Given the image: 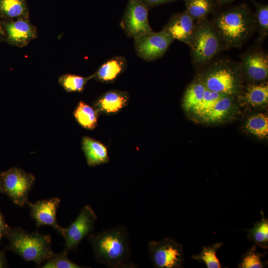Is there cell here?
Listing matches in <instances>:
<instances>
[{
  "mask_svg": "<svg viewBox=\"0 0 268 268\" xmlns=\"http://www.w3.org/2000/svg\"><path fill=\"white\" fill-rule=\"evenodd\" d=\"M96 261L113 268L131 267V255L129 233L127 228L119 225L91 233L88 236Z\"/></svg>",
  "mask_w": 268,
  "mask_h": 268,
  "instance_id": "obj_1",
  "label": "cell"
},
{
  "mask_svg": "<svg viewBox=\"0 0 268 268\" xmlns=\"http://www.w3.org/2000/svg\"><path fill=\"white\" fill-rule=\"evenodd\" d=\"M211 22L225 49L242 46L256 29L254 14L242 4L219 13Z\"/></svg>",
  "mask_w": 268,
  "mask_h": 268,
  "instance_id": "obj_2",
  "label": "cell"
},
{
  "mask_svg": "<svg viewBox=\"0 0 268 268\" xmlns=\"http://www.w3.org/2000/svg\"><path fill=\"white\" fill-rule=\"evenodd\" d=\"M8 249L26 261L40 265L55 254L51 248L49 235L38 232L29 233L21 228H10L6 237Z\"/></svg>",
  "mask_w": 268,
  "mask_h": 268,
  "instance_id": "obj_3",
  "label": "cell"
},
{
  "mask_svg": "<svg viewBox=\"0 0 268 268\" xmlns=\"http://www.w3.org/2000/svg\"><path fill=\"white\" fill-rule=\"evenodd\" d=\"M241 69L240 64L221 60L214 62L199 79L208 90L232 96L240 88L239 74Z\"/></svg>",
  "mask_w": 268,
  "mask_h": 268,
  "instance_id": "obj_4",
  "label": "cell"
},
{
  "mask_svg": "<svg viewBox=\"0 0 268 268\" xmlns=\"http://www.w3.org/2000/svg\"><path fill=\"white\" fill-rule=\"evenodd\" d=\"M193 62L197 65L209 63L224 49L215 27L207 19L197 22L189 45Z\"/></svg>",
  "mask_w": 268,
  "mask_h": 268,
  "instance_id": "obj_5",
  "label": "cell"
},
{
  "mask_svg": "<svg viewBox=\"0 0 268 268\" xmlns=\"http://www.w3.org/2000/svg\"><path fill=\"white\" fill-rule=\"evenodd\" d=\"M2 193L5 194L17 205L27 204L29 193L35 180L33 174L13 167L0 172Z\"/></svg>",
  "mask_w": 268,
  "mask_h": 268,
  "instance_id": "obj_6",
  "label": "cell"
},
{
  "mask_svg": "<svg viewBox=\"0 0 268 268\" xmlns=\"http://www.w3.org/2000/svg\"><path fill=\"white\" fill-rule=\"evenodd\" d=\"M148 250L155 268L183 267V246L173 239L167 238L160 241H151L148 243Z\"/></svg>",
  "mask_w": 268,
  "mask_h": 268,
  "instance_id": "obj_7",
  "label": "cell"
},
{
  "mask_svg": "<svg viewBox=\"0 0 268 268\" xmlns=\"http://www.w3.org/2000/svg\"><path fill=\"white\" fill-rule=\"evenodd\" d=\"M174 40L163 29L151 31L134 39V48L138 57L151 62L162 57Z\"/></svg>",
  "mask_w": 268,
  "mask_h": 268,
  "instance_id": "obj_8",
  "label": "cell"
},
{
  "mask_svg": "<svg viewBox=\"0 0 268 268\" xmlns=\"http://www.w3.org/2000/svg\"><path fill=\"white\" fill-rule=\"evenodd\" d=\"M97 220L96 214L92 207L84 206L76 219L67 228H64L63 237L65 239L64 250L68 251L75 249L86 237L92 233Z\"/></svg>",
  "mask_w": 268,
  "mask_h": 268,
  "instance_id": "obj_9",
  "label": "cell"
},
{
  "mask_svg": "<svg viewBox=\"0 0 268 268\" xmlns=\"http://www.w3.org/2000/svg\"><path fill=\"white\" fill-rule=\"evenodd\" d=\"M148 8L139 0H129L120 26L129 38L135 39L152 31L148 19Z\"/></svg>",
  "mask_w": 268,
  "mask_h": 268,
  "instance_id": "obj_10",
  "label": "cell"
},
{
  "mask_svg": "<svg viewBox=\"0 0 268 268\" xmlns=\"http://www.w3.org/2000/svg\"><path fill=\"white\" fill-rule=\"evenodd\" d=\"M60 201L58 198H53L38 201L35 203L27 202L31 209V216L35 221L37 227L49 225L63 236L64 228L61 227L56 220V212Z\"/></svg>",
  "mask_w": 268,
  "mask_h": 268,
  "instance_id": "obj_11",
  "label": "cell"
},
{
  "mask_svg": "<svg viewBox=\"0 0 268 268\" xmlns=\"http://www.w3.org/2000/svg\"><path fill=\"white\" fill-rule=\"evenodd\" d=\"M7 41L18 47H23L37 37L35 27L29 19L19 18L7 20L2 24Z\"/></svg>",
  "mask_w": 268,
  "mask_h": 268,
  "instance_id": "obj_12",
  "label": "cell"
},
{
  "mask_svg": "<svg viewBox=\"0 0 268 268\" xmlns=\"http://www.w3.org/2000/svg\"><path fill=\"white\" fill-rule=\"evenodd\" d=\"M197 22L185 10L172 15L163 29L175 40L188 46L195 31Z\"/></svg>",
  "mask_w": 268,
  "mask_h": 268,
  "instance_id": "obj_13",
  "label": "cell"
},
{
  "mask_svg": "<svg viewBox=\"0 0 268 268\" xmlns=\"http://www.w3.org/2000/svg\"><path fill=\"white\" fill-rule=\"evenodd\" d=\"M240 66L248 77L255 81H262L268 75L267 53L260 50L249 51L244 54Z\"/></svg>",
  "mask_w": 268,
  "mask_h": 268,
  "instance_id": "obj_14",
  "label": "cell"
},
{
  "mask_svg": "<svg viewBox=\"0 0 268 268\" xmlns=\"http://www.w3.org/2000/svg\"><path fill=\"white\" fill-rule=\"evenodd\" d=\"M130 98V94L127 91L110 90L95 100L92 103V107L99 115H115L128 105Z\"/></svg>",
  "mask_w": 268,
  "mask_h": 268,
  "instance_id": "obj_15",
  "label": "cell"
},
{
  "mask_svg": "<svg viewBox=\"0 0 268 268\" xmlns=\"http://www.w3.org/2000/svg\"><path fill=\"white\" fill-rule=\"evenodd\" d=\"M128 62L125 57L116 56L102 64L94 73V78L105 83L114 82L127 69Z\"/></svg>",
  "mask_w": 268,
  "mask_h": 268,
  "instance_id": "obj_16",
  "label": "cell"
},
{
  "mask_svg": "<svg viewBox=\"0 0 268 268\" xmlns=\"http://www.w3.org/2000/svg\"><path fill=\"white\" fill-rule=\"evenodd\" d=\"M81 147L89 167H95L110 162L107 148L100 141L85 136L81 139Z\"/></svg>",
  "mask_w": 268,
  "mask_h": 268,
  "instance_id": "obj_17",
  "label": "cell"
},
{
  "mask_svg": "<svg viewBox=\"0 0 268 268\" xmlns=\"http://www.w3.org/2000/svg\"><path fill=\"white\" fill-rule=\"evenodd\" d=\"M29 12L25 0H0V16L7 20L29 19Z\"/></svg>",
  "mask_w": 268,
  "mask_h": 268,
  "instance_id": "obj_18",
  "label": "cell"
},
{
  "mask_svg": "<svg viewBox=\"0 0 268 268\" xmlns=\"http://www.w3.org/2000/svg\"><path fill=\"white\" fill-rule=\"evenodd\" d=\"M99 114L93 108L83 101H80L73 112L77 122L83 128L92 130L98 124Z\"/></svg>",
  "mask_w": 268,
  "mask_h": 268,
  "instance_id": "obj_19",
  "label": "cell"
},
{
  "mask_svg": "<svg viewBox=\"0 0 268 268\" xmlns=\"http://www.w3.org/2000/svg\"><path fill=\"white\" fill-rule=\"evenodd\" d=\"M185 11L196 21L207 19L214 8V0H184Z\"/></svg>",
  "mask_w": 268,
  "mask_h": 268,
  "instance_id": "obj_20",
  "label": "cell"
},
{
  "mask_svg": "<svg viewBox=\"0 0 268 268\" xmlns=\"http://www.w3.org/2000/svg\"><path fill=\"white\" fill-rule=\"evenodd\" d=\"M206 87L199 79L187 88L183 100V107L187 111H192L201 102Z\"/></svg>",
  "mask_w": 268,
  "mask_h": 268,
  "instance_id": "obj_21",
  "label": "cell"
},
{
  "mask_svg": "<svg viewBox=\"0 0 268 268\" xmlns=\"http://www.w3.org/2000/svg\"><path fill=\"white\" fill-rule=\"evenodd\" d=\"M246 102L253 106L263 105L268 101V83L250 84L244 94Z\"/></svg>",
  "mask_w": 268,
  "mask_h": 268,
  "instance_id": "obj_22",
  "label": "cell"
},
{
  "mask_svg": "<svg viewBox=\"0 0 268 268\" xmlns=\"http://www.w3.org/2000/svg\"><path fill=\"white\" fill-rule=\"evenodd\" d=\"M262 218L254 224L253 227L249 230L248 239L260 247L267 249L268 248V219L265 218L262 211Z\"/></svg>",
  "mask_w": 268,
  "mask_h": 268,
  "instance_id": "obj_23",
  "label": "cell"
},
{
  "mask_svg": "<svg viewBox=\"0 0 268 268\" xmlns=\"http://www.w3.org/2000/svg\"><path fill=\"white\" fill-rule=\"evenodd\" d=\"M231 96L225 95L222 97L201 117L207 122L214 123L222 120L229 113L232 107Z\"/></svg>",
  "mask_w": 268,
  "mask_h": 268,
  "instance_id": "obj_24",
  "label": "cell"
},
{
  "mask_svg": "<svg viewBox=\"0 0 268 268\" xmlns=\"http://www.w3.org/2000/svg\"><path fill=\"white\" fill-rule=\"evenodd\" d=\"M94 78V74L83 77L73 74H65L59 78L61 86L67 92H76L81 93L87 82Z\"/></svg>",
  "mask_w": 268,
  "mask_h": 268,
  "instance_id": "obj_25",
  "label": "cell"
},
{
  "mask_svg": "<svg viewBox=\"0 0 268 268\" xmlns=\"http://www.w3.org/2000/svg\"><path fill=\"white\" fill-rule=\"evenodd\" d=\"M245 128L250 133L260 137L265 138L268 135V118L263 113H259L250 117Z\"/></svg>",
  "mask_w": 268,
  "mask_h": 268,
  "instance_id": "obj_26",
  "label": "cell"
},
{
  "mask_svg": "<svg viewBox=\"0 0 268 268\" xmlns=\"http://www.w3.org/2000/svg\"><path fill=\"white\" fill-rule=\"evenodd\" d=\"M256 11L254 14L256 29L259 33V38L263 41L268 35V6L255 3Z\"/></svg>",
  "mask_w": 268,
  "mask_h": 268,
  "instance_id": "obj_27",
  "label": "cell"
},
{
  "mask_svg": "<svg viewBox=\"0 0 268 268\" xmlns=\"http://www.w3.org/2000/svg\"><path fill=\"white\" fill-rule=\"evenodd\" d=\"M222 245V243H216L204 247L200 254L193 255L192 258L204 263L208 268H220L221 265L216 256V252Z\"/></svg>",
  "mask_w": 268,
  "mask_h": 268,
  "instance_id": "obj_28",
  "label": "cell"
},
{
  "mask_svg": "<svg viewBox=\"0 0 268 268\" xmlns=\"http://www.w3.org/2000/svg\"><path fill=\"white\" fill-rule=\"evenodd\" d=\"M265 256L257 251V245L248 250L243 255L239 268H262L265 267V263L262 261Z\"/></svg>",
  "mask_w": 268,
  "mask_h": 268,
  "instance_id": "obj_29",
  "label": "cell"
},
{
  "mask_svg": "<svg viewBox=\"0 0 268 268\" xmlns=\"http://www.w3.org/2000/svg\"><path fill=\"white\" fill-rule=\"evenodd\" d=\"M68 252L64 250L62 253L55 254L46 261L42 268H85L75 264L67 257Z\"/></svg>",
  "mask_w": 268,
  "mask_h": 268,
  "instance_id": "obj_30",
  "label": "cell"
},
{
  "mask_svg": "<svg viewBox=\"0 0 268 268\" xmlns=\"http://www.w3.org/2000/svg\"><path fill=\"white\" fill-rule=\"evenodd\" d=\"M206 88L201 102L193 110L198 115L202 117L222 97L225 96Z\"/></svg>",
  "mask_w": 268,
  "mask_h": 268,
  "instance_id": "obj_31",
  "label": "cell"
},
{
  "mask_svg": "<svg viewBox=\"0 0 268 268\" xmlns=\"http://www.w3.org/2000/svg\"><path fill=\"white\" fill-rule=\"evenodd\" d=\"M142 2L148 8L157 5L175 1L179 0H139Z\"/></svg>",
  "mask_w": 268,
  "mask_h": 268,
  "instance_id": "obj_32",
  "label": "cell"
},
{
  "mask_svg": "<svg viewBox=\"0 0 268 268\" xmlns=\"http://www.w3.org/2000/svg\"><path fill=\"white\" fill-rule=\"evenodd\" d=\"M10 228L6 223L2 214L0 212V241L3 237H6Z\"/></svg>",
  "mask_w": 268,
  "mask_h": 268,
  "instance_id": "obj_33",
  "label": "cell"
},
{
  "mask_svg": "<svg viewBox=\"0 0 268 268\" xmlns=\"http://www.w3.org/2000/svg\"><path fill=\"white\" fill-rule=\"evenodd\" d=\"M7 267L5 254L3 251H0V268Z\"/></svg>",
  "mask_w": 268,
  "mask_h": 268,
  "instance_id": "obj_34",
  "label": "cell"
},
{
  "mask_svg": "<svg viewBox=\"0 0 268 268\" xmlns=\"http://www.w3.org/2000/svg\"><path fill=\"white\" fill-rule=\"evenodd\" d=\"M217 2L220 4H226L229 2H231L235 0H216Z\"/></svg>",
  "mask_w": 268,
  "mask_h": 268,
  "instance_id": "obj_35",
  "label": "cell"
},
{
  "mask_svg": "<svg viewBox=\"0 0 268 268\" xmlns=\"http://www.w3.org/2000/svg\"><path fill=\"white\" fill-rule=\"evenodd\" d=\"M0 34L2 35H5V33L3 30V28L2 27V26L1 24L0 21Z\"/></svg>",
  "mask_w": 268,
  "mask_h": 268,
  "instance_id": "obj_36",
  "label": "cell"
},
{
  "mask_svg": "<svg viewBox=\"0 0 268 268\" xmlns=\"http://www.w3.org/2000/svg\"><path fill=\"white\" fill-rule=\"evenodd\" d=\"M0 193H2L1 182V179H0Z\"/></svg>",
  "mask_w": 268,
  "mask_h": 268,
  "instance_id": "obj_37",
  "label": "cell"
},
{
  "mask_svg": "<svg viewBox=\"0 0 268 268\" xmlns=\"http://www.w3.org/2000/svg\"></svg>",
  "mask_w": 268,
  "mask_h": 268,
  "instance_id": "obj_38",
  "label": "cell"
}]
</instances>
